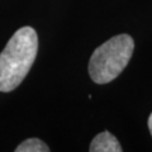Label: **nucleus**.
<instances>
[{
    "instance_id": "f257e3e1",
    "label": "nucleus",
    "mask_w": 152,
    "mask_h": 152,
    "mask_svg": "<svg viewBox=\"0 0 152 152\" xmlns=\"http://www.w3.org/2000/svg\"><path fill=\"white\" fill-rule=\"evenodd\" d=\"M38 52V34L29 26L18 29L0 53V93L17 89L29 72Z\"/></svg>"
},
{
    "instance_id": "f03ea898",
    "label": "nucleus",
    "mask_w": 152,
    "mask_h": 152,
    "mask_svg": "<svg viewBox=\"0 0 152 152\" xmlns=\"http://www.w3.org/2000/svg\"><path fill=\"white\" fill-rule=\"evenodd\" d=\"M134 41L129 34H118L104 42L93 52L89 61V75L95 84L104 85L122 74L132 58Z\"/></svg>"
},
{
    "instance_id": "7ed1b4c3",
    "label": "nucleus",
    "mask_w": 152,
    "mask_h": 152,
    "mask_svg": "<svg viewBox=\"0 0 152 152\" xmlns=\"http://www.w3.org/2000/svg\"><path fill=\"white\" fill-rule=\"evenodd\" d=\"M90 152H122L123 148L110 132L104 131L94 137L89 147Z\"/></svg>"
},
{
    "instance_id": "20e7f679",
    "label": "nucleus",
    "mask_w": 152,
    "mask_h": 152,
    "mask_svg": "<svg viewBox=\"0 0 152 152\" xmlns=\"http://www.w3.org/2000/svg\"><path fill=\"white\" fill-rule=\"evenodd\" d=\"M48 151L50 147L42 140L36 138V137L23 141L15 148V152H48Z\"/></svg>"
},
{
    "instance_id": "39448f33",
    "label": "nucleus",
    "mask_w": 152,
    "mask_h": 152,
    "mask_svg": "<svg viewBox=\"0 0 152 152\" xmlns=\"http://www.w3.org/2000/svg\"><path fill=\"white\" fill-rule=\"evenodd\" d=\"M148 129H150V133L152 136V113L150 114V117H148Z\"/></svg>"
}]
</instances>
